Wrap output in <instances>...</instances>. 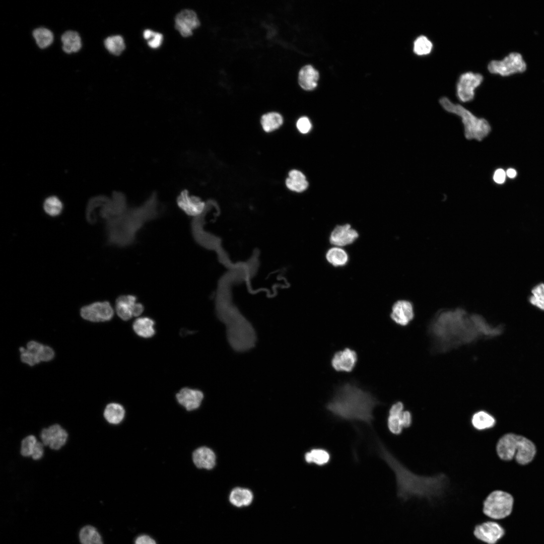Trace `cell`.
I'll list each match as a JSON object with an SVG mask.
<instances>
[{
	"instance_id": "6",
	"label": "cell",
	"mask_w": 544,
	"mask_h": 544,
	"mask_svg": "<svg viewBox=\"0 0 544 544\" xmlns=\"http://www.w3.org/2000/svg\"><path fill=\"white\" fill-rule=\"evenodd\" d=\"M488 68L492 74L507 76L523 72L526 69V65L520 54L512 52L502 60L491 61Z\"/></svg>"
},
{
	"instance_id": "35",
	"label": "cell",
	"mask_w": 544,
	"mask_h": 544,
	"mask_svg": "<svg viewBox=\"0 0 544 544\" xmlns=\"http://www.w3.org/2000/svg\"><path fill=\"white\" fill-rule=\"evenodd\" d=\"M529 303L537 309L544 311V283H539L531 290Z\"/></svg>"
},
{
	"instance_id": "29",
	"label": "cell",
	"mask_w": 544,
	"mask_h": 544,
	"mask_svg": "<svg viewBox=\"0 0 544 544\" xmlns=\"http://www.w3.org/2000/svg\"><path fill=\"white\" fill-rule=\"evenodd\" d=\"M471 423L478 430H484L492 427L495 424V419L486 412L481 411L475 413L472 416Z\"/></svg>"
},
{
	"instance_id": "46",
	"label": "cell",
	"mask_w": 544,
	"mask_h": 544,
	"mask_svg": "<svg viewBox=\"0 0 544 544\" xmlns=\"http://www.w3.org/2000/svg\"><path fill=\"white\" fill-rule=\"evenodd\" d=\"M506 174L510 178H513L516 176L517 172L515 169L512 168H509L507 170Z\"/></svg>"
},
{
	"instance_id": "18",
	"label": "cell",
	"mask_w": 544,
	"mask_h": 544,
	"mask_svg": "<svg viewBox=\"0 0 544 544\" xmlns=\"http://www.w3.org/2000/svg\"><path fill=\"white\" fill-rule=\"evenodd\" d=\"M191 458L194 465L197 469L211 470L216 464L215 453L207 446H200L195 449L192 452Z\"/></svg>"
},
{
	"instance_id": "31",
	"label": "cell",
	"mask_w": 544,
	"mask_h": 544,
	"mask_svg": "<svg viewBox=\"0 0 544 544\" xmlns=\"http://www.w3.org/2000/svg\"><path fill=\"white\" fill-rule=\"evenodd\" d=\"M283 122L282 115L277 112H269L263 115L261 119V124L263 130L266 132H271L278 129Z\"/></svg>"
},
{
	"instance_id": "38",
	"label": "cell",
	"mask_w": 544,
	"mask_h": 544,
	"mask_svg": "<svg viewBox=\"0 0 544 544\" xmlns=\"http://www.w3.org/2000/svg\"><path fill=\"white\" fill-rule=\"evenodd\" d=\"M20 352L21 353V359L23 363L33 366L40 362L37 357L27 349L20 347Z\"/></svg>"
},
{
	"instance_id": "10",
	"label": "cell",
	"mask_w": 544,
	"mask_h": 544,
	"mask_svg": "<svg viewBox=\"0 0 544 544\" xmlns=\"http://www.w3.org/2000/svg\"><path fill=\"white\" fill-rule=\"evenodd\" d=\"M115 309L117 314L124 321L131 319L132 317L140 316L144 311V306L137 302V298L134 295H121L116 301Z\"/></svg>"
},
{
	"instance_id": "13",
	"label": "cell",
	"mask_w": 544,
	"mask_h": 544,
	"mask_svg": "<svg viewBox=\"0 0 544 544\" xmlns=\"http://www.w3.org/2000/svg\"><path fill=\"white\" fill-rule=\"evenodd\" d=\"M200 25L196 13L192 10H184L179 12L175 19V27L183 37L192 34V30Z\"/></svg>"
},
{
	"instance_id": "2",
	"label": "cell",
	"mask_w": 544,
	"mask_h": 544,
	"mask_svg": "<svg viewBox=\"0 0 544 544\" xmlns=\"http://www.w3.org/2000/svg\"><path fill=\"white\" fill-rule=\"evenodd\" d=\"M160 210L157 198L153 194L142 205L127 209L119 217L105 222L108 244L119 247L131 245L137 233L159 216Z\"/></svg>"
},
{
	"instance_id": "33",
	"label": "cell",
	"mask_w": 544,
	"mask_h": 544,
	"mask_svg": "<svg viewBox=\"0 0 544 544\" xmlns=\"http://www.w3.org/2000/svg\"><path fill=\"white\" fill-rule=\"evenodd\" d=\"M33 36L37 44L40 48H45L50 45L53 39L52 33L48 29L40 27L35 29Z\"/></svg>"
},
{
	"instance_id": "36",
	"label": "cell",
	"mask_w": 544,
	"mask_h": 544,
	"mask_svg": "<svg viewBox=\"0 0 544 544\" xmlns=\"http://www.w3.org/2000/svg\"><path fill=\"white\" fill-rule=\"evenodd\" d=\"M433 44L431 41L425 36H419L414 42V52L418 55H424L430 53L432 50Z\"/></svg>"
},
{
	"instance_id": "5",
	"label": "cell",
	"mask_w": 544,
	"mask_h": 544,
	"mask_svg": "<svg viewBox=\"0 0 544 544\" xmlns=\"http://www.w3.org/2000/svg\"><path fill=\"white\" fill-rule=\"evenodd\" d=\"M514 499L509 493L496 490L491 492L483 502V512L491 519H503L512 513Z\"/></svg>"
},
{
	"instance_id": "28",
	"label": "cell",
	"mask_w": 544,
	"mask_h": 544,
	"mask_svg": "<svg viewBox=\"0 0 544 544\" xmlns=\"http://www.w3.org/2000/svg\"><path fill=\"white\" fill-rule=\"evenodd\" d=\"M327 261L334 266H342L347 264L349 256L347 252L341 247L333 246L329 249L326 253Z\"/></svg>"
},
{
	"instance_id": "19",
	"label": "cell",
	"mask_w": 544,
	"mask_h": 544,
	"mask_svg": "<svg viewBox=\"0 0 544 544\" xmlns=\"http://www.w3.org/2000/svg\"><path fill=\"white\" fill-rule=\"evenodd\" d=\"M403 409V403L397 401L393 403L389 410L387 425L388 430L393 434L399 435L402 431V415Z\"/></svg>"
},
{
	"instance_id": "44",
	"label": "cell",
	"mask_w": 544,
	"mask_h": 544,
	"mask_svg": "<svg viewBox=\"0 0 544 544\" xmlns=\"http://www.w3.org/2000/svg\"><path fill=\"white\" fill-rule=\"evenodd\" d=\"M412 415L408 411H404L402 415V424L403 428L409 427L412 423Z\"/></svg>"
},
{
	"instance_id": "24",
	"label": "cell",
	"mask_w": 544,
	"mask_h": 544,
	"mask_svg": "<svg viewBox=\"0 0 544 544\" xmlns=\"http://www.w3.org/2000/svg\"><path fill=\"white\" fill-rule=\"evenodd\" d=\"M304 458L308 463L322 466L329 462L331 455L329 451L325 449L315 448L306 452Z\"/></svg>"
},
{
	"instance_id": "40",
	"label": "cell",
	"mask_w": 544,
	"mask_h": 544,
	"mask_svg": "<svg viewBox=\"0 0 544 544\" xmlns=\"http://www.w3.org/2000/svg\"><path fill=\"white\" fill-rule=\"evenodd\" d=\"M163 40V35L158 32H155L153 36L148 41V44L149 46L153 48H157L159 47Z\"/></svg>"
},
{
	"instance_id": "4",
	"label": "cell",
	"mask_w": 544,
	"mask_h": 544,
	"mask_svg": "<svg viewBox=\"0 0 544 544\" xmlns=\"http://www.w3.org/2000/svg\"><path fill=\"white\" fill-rule=\"evenodd\" d=\"M439 102L445 110L461 117L466 139L481 141L491 131L490 125L487 120L478 118L460 105L452 103L446 97L441 98Z\"/></svg>"
},
{
	"instance_id": "22",
	"label": "cell",
	"mask_w": 544,
	"mask_h": 544,
	"mask_svg": "<svg viewBox=\"0 0 544 544\" xmlns=\"http://www.w3.org/2000/svg\"><path fill=\"white\" fill-rule=\"evenodd\" d=\"M155 322L149 317H142L136 319L132 324L135 333L143 338H150L155 333Z\"/></svg>"
},
{
	"instance_id": "37",
	"label": "cell",
	"mask_w": 544,
	"mask_h": 544,
	"mask_svg": "<svg viewBox=\"0 0 544 544\" xmlns=\"http://www.w3.org/2000/svg\"><path fill=\"white\" fill-rule=\"evenodd\" d=\"M37 441L33 435H29L23 439L21 446V453L24 456H31Z\"/></svg>"
},
{
	"instance_id": "42",
	"label": "cell",
	"mask_w": 544,
	"mask_h": 544,
	"mask_svg": "<svg viewBox=\"0 0 544 544\" xmlns=\"http://www.w3.org/2000/svg\"><path fill=\"white\" fill-rule=\"evenodd\" d=\"M506 173L502 169H498L494 173L493 179L498 184H502L505 182Z\"/></svg>"
},
{
	"instance_id": "25",
	"label": "cell",
	"mask_w": 544,
	"mask_h": 544,
	"mask_svg": "<svg viewBox=\"0 0 544 544\" xmlns=\"http://www.w3.org/2000/svg\"><path fill=\"white\" fill-rule=\"evenodd\" d=\"M287 187L291 190L302 192L308 187V183L305 176L300 171L292 170L289 173L286 181Z\"/></svg>"
},
{
	"instance_id": "17",
	"label": "cell",
	"mask_w": 544,
	"mask_h": 544,
	"mask_svg": "<svg viewBox=\"0 0 544 544\" xmlns=\"http://www.w3.org/2000/svg\"><path fill=\"white\" fill-rule=\"evenodd\" d=\"M177 204L180 208L187 215L196 217L203 213L206 204L199 198L190 196L186 191H183L178 196Z\"/></svg>"
},
{
	"instance_id": "43",
	"label": "cell",
	"mask_w": 544,
	"mask_h": 544,
	"mask_svg": "<svg viewBox=\"0 0 544 544\" xmlns=\"http://www.w3.org/2000/svg\"><path fill=\"white\" fill-rule=\"evenodd\" d=\"M135 544H157L155 540L147 535L139 536L135 540Z\"/></svg>"
},
{
	"instance_id": "39",
	"label": "cell",
	"mask_w": 544,
	"mask_h": 544,
	"mask_svg": "<svg viewBox=\"0 0 544 544\" xmlns=\"http://www.w3.org/2000/svg\"><path fill=\"white\" fill-rule=\"evenodd\" d=\"M297 127L300 132L306 133L310 130L311 124L307 117H302L297 121Z\"/></svg>"
},
{
	"instance_id": "9",
	"label": "cell",
	"mask_w": 544,
	"mask_h": 544,
	"mask_svg": "<svg viewBox=\"0 0 544 544\" xmlns=\"http://www.w3.org/2000/svg\"><path fill=\"white\" fill-rule=\"evenodd\" d=\"M113 314V309L107 301L94 302L81 309V316L92 322L108 321L112 318Z\"/></svg>"
},
{
	"instance_id": "27",
	"label": "cell",
	"mask_w": 544,
	"mask_h": 544,
	"mask_svg": "<svg viewBox=\"0 0 544 544\" xmlns=\"http://www.w3.org/2000/svg\"><path fill=\"white\" fill-rule=\"evenodd\" d=\"M27 349L33 353L40 362L49 361L54 356V352L51 348L35 341L29 342L27 345Z\"/></svg>"
},
{
	"instance_id": "30",
	"label": "cell",
	"mask_w": 544,
	"mask_h": 544,
	"mask_svg": "<svg viewBox=\"0 0 544 544\" xmlns=\"http://www.w3.org/2000/svg\"><path fill=\"white\" fill-rule=\"evenodd\" d=\"M79 538L82 544H103L99 533L91 525L85 526L81 529Z\"/></svg>"
},
{
	"instance_id": "26",
	"label": "cell",
	"mask_w": 544,
	"mask_h": 544,
	"mask_svg": "<svg viewBox=\"0 0 544 544\" xmlns=\"http://www.w3.org/2000/svg\"><path fill=\"white\" fill-rule=\"evenodd\" d=\"M62 49L67 53L77 52L82 46L81 40L79 34L75 31H67L61 36Z\"/></svg>"
},
{
	"instance_id": "14",
	"label": "cell",
	"mask_w": 544,
	"mask_h": 544,
	"mask_svg": "<svg viewBox=\"0 0 544 544\" xmlns=\"http://www.w3.org/2000/svg\"><path fill=\"white\" fill-rule=\"evenodd\" d=\"M357 360L356 352L347 348L334 354L331 364L332 368L337 372H350L355 368Z\"/></svg>"
},
{
	"instance_id": "11",
	"label": "cell",
	"mask_w": 544,
	"mask_h": 544,
	"mask_svg": "<svg viewBox=\"0 0 544 544\" xmlns=\"http://www.w3.org/2000/svg\"><path fill=\"white\" fill-rule=\"evenodd\" d=\"M68 437L66 431L58 424L42 429L40 433L42 443L53 450H58L65 443Z\"/></svg>"
},
{
	"instance_id": "34",
	"label": "cell",
	"mask_w": 544,
	"mask_h": 544,
	"mask_svg": "<svg viewBox=\"0 0 544 544\" xmlns=\"http://www.w3.org/2000/svg\"><path fill=\"white\" fill-rule=\"evenodd\" d=\"M104 45L109 52L115 55H120L125 49L123 39L119 35L107 37L104 41Z\"/></svg>"
},
{
	"instance_id": "1",
	"label": "cell",
	"mask_w": 544,
	"mask_h": 544,
	"mask_svg": "<svg viewBox=\"0 0 544 544\" xmlns=\"http://www.w3.org/2000/svg\"><path fill=\"white\" fill-rule=\"evenodd\" d=\"M379 404L371 392L350 381L336 388L326 409L339 419L362 422L371 426L374 420L373 411Z\"/></svg>"
},
{
	"instance_id": "8",
	"label": "cell",
	"mask_w": 544,
	"mask_h": 544,
	"mask_svg": "<svg viewBox=\"0 0 544 544\" xmlns=\"http://www.w3.org/2000/svg\"><path fill=\"white\" fill-rule=\"evenodd\" d=\"M483 80V76L478 73L467 72L461 75L456 86L458 99L463 102L472 100L474 96L475 89L480 86Z\"/></svg>"
},
{
	"instance_id": "21",
	"label": "cell",
	"mask_w": 544,
	"mask_h": 544,
	"mask_svg": "<svg viewBox=\"0 0 544 544\" xmlns=\"http://www.w3.org/2000/svg\"><path fill=\"white\" fill-rule=\"evenodd\" d=\"M103 416L108 423L113 425H118L124 420L126 410L123 405L120 403H109L104 409Z\"/></svg>"
},
{
	"instance_id": "32",
	"label": "cell",
	"mask_w": 544,
	"mask_h": 544,
	"mask_svg": "<svg viewBox=\"0 0 544 544\" xmlns=\"http://www.w3.org/2000/svg\"><path fill=\"white\" fill-rule=\"evenodd\" d=\"M43 209L46 214L51 217H57L62 212L63 206L61 200L56 196H50L44 201Z\"/></svg>"
},
{
	"instance_id": "20",
	"label": "cell",
	"mask_w": 544,
	"mask_h": 544,
	"mask_svg": "<svg viewBox=\"0 0 544 544\" xmlns=\"http://www.w3.org/2000/svg\"><path fill=\"white\" fill-rule=\"evenodd\" d=\"M318 78V72L311 65H307L299 72V84L303 89L311 90L317 86Z\"/></svg>"
},
{
	"instance_id": "16",
	"label": "cell",
	"mask_w": 544,
	"mask_h": 544,
	"mask_svg": "<svg viewBox=\"0 0 544 544\" xmlns=\"http://www.w3.org/2000/svg\"><path fill=\"white\" fill-rule=\"evenodd\" d=\"M415 313L412 303L405 300L395 302L390 313L391 319L397 324L406 326L414 319Z\"/></svg>"
},
{
	"instance_id": "12",
	"label": "cell",
	"mask_w": 544,
	"mask_h": 544,
	"mask_svg": "<svg viewBox=\"0 0 544 544\" xmlns=\"http://www.w3.org/2000/svg\"><path fill=\"white\" fill-rule=\"evenodd\" d=\"M177 403L187 412L198 409L202 401L203 394L199 390L188 387L181 388L175 395Z\"/></svg>"
},
{
	"instance_id": "15",
	"label": "cell",
	"mask_w": 544,
	"mask_h": 544,
	"mask_svg": "<svg viewBox=\"0 0 544 544\" xmlns=\"http://www.w3.org/2000/svg\"><path fill=\"white\" fill-rule=\"evenodd\" d=\"M359 237L358 232L351 225L336 226L331 231L329 242L334 246L343 247L353 243Z\"/></svg>"
},
{
	"instance_id": "45",
	"label": "cell",
	"mask_w": 544,
	"mask_h": 544,
	"mask_svg": "<svg viewBox=\"0 0 544 544\" xmlns=\"http://www.w3.org/2000/svg\"><path fill=\"white\" fill-rule=\"evenodd\" d=\"M155 32L149 29L146 30L143 34L144 38L149 40L153 36Z\"/></svg>"
},
{
	"instance_id": "41",
	"label": "cell",
	"mask_w": 544,
	"mask_h": 544,
	"mask_svg": "<svg viewBox=\"0 0 544 544\" xmlns=\"http://www.w3.org/2000/svg\"><path fill=\"white\" fill-rule=\"evenodd\" d=\"M44 445L42 442H37L32 453L31 456L34 460L40 459L43 455Z\"/></svg>"
},
{
	"instance_id": "23",
	"label": "cell",
	"mask_w": 544,
	"mask_h": 544,
	"mask_svg": "<svg viewBox=\"0 0 544 544\" xmlns=\"http://www.w3.org/2000/svg\"><path fill=\"white\" fill-rule=\"evenodd\" d=\"M253 498V496L251 491L247 489L241 488L233 489L229 496L230 503L237 507L249 505Z\"/></svg>"
},
{
	"instance_id": "3",
	"label": "cell",
	"mask_w": 544,
	"mask_h": 544,
	"mask_svg": "<svg viewBox=\"0 0 544 544\" xmlns=\"http://www.w3.org/2000/svg\"><path fill=\"white\" fill-rule=\"evenodd\" d=\"M499 457L504 460L515 458L520 464H526L533 458L536 448L534 444L527 438L513 433L503 436L496 446Z\"/></svg>"
},
{
	"instance_id": "7",
	"label": "cell",
	"mask_w": 544,
	"mask_h": 544,
	"mask_svg": "<svg viewBox=\"0 0 544 544\" xmlns=\"http://www.w3.org/2000/svg\"><path fill=\"white\" fill-rule=\"evenodd\" d=\"M505 531L499 523L486 521L477 524L473 529L474 536L487 544H496L504 536Z\"/></svg>"
}]
</instances>
